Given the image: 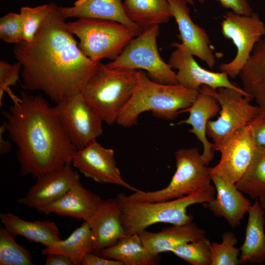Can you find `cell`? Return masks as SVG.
I'll list each match as a JSON object with an SVG mask.
<instances>
[{
  "label": "cell",
  "mask_w": 265,
  "mask_h": 265,
  "mask_svg": "<svg viewBox=\"0 0 265 265\" xmlns=\"http://www.w3.org/2000/svg\"><path fill=\"white\" fill-rule=\"evenodd\" d=\"M210 246L205 237L180 245L172 253L191 265H212Z\"/></svg>",
  "instance_id": "obj_32"
},
{
  "label": "cell",
  "mask_w": 265,
  "mask_h": 265,
  "mask_svg": "<svg viewBox=\"0 0 265 265\" xmlns=\"http://www.w3.org/2000/svg\"><path fill=\"white\" fill-rule=\"evenodd\" d=\"M171 46L175 48V50L171 53L168 63L171 68L178 70L176 73L178 83L188 89L199 91L202 85L208 86L214 90L221 87L230 88L250 98L242 88L230 81L226 73L213 72L201 67L182 43L174 42Z\"/></svg>",
  "instance_id": "obj_13"
},
{
  "label": "cell",
  "mask_w": 265,
  "mask_h": 265,
  "mask_svg": "<svg viewBox=\"0 0 265 265\" xmlns=\"http://www.w3.org/2000/svg\"><path fill=\"white\" fill-rule=\"evenodd\" d=\"M185 0L187 4H191L192 5H194V1L193 0ZM200 3H203L205 0H197Z\"/></svg>",
  "instance_id": "obj_42"
},
{
  "label": "cell",
  "mask_w": 265,
  "mask_h": 265,
  "mask_svg": "<svg viewBox=\"0 0 265 265\" xmlns=\"http://www.w3.org/2000/svg\"><path fill=\"white\" fill-rule=\"evenodd\" d=\"M73 166L84 176L100 184H111L136 191L139 189L126 183L117 166L112 149L94 141L77 150L72 161Z\"/></svg>",
  "instance_id": "obj_14"
},
{
  "label": "cell",
  "mask_w": 265,
  "mask_h": 265,
  "mask_svg": "<svg viewBox=\"0 0 265 265\" xmlns=\"http://www.w3.org/2000/svg\"><path fill=\"white\" fill-rule=\"evenodd\" d=\"M59 10L65 19L77 17L109 20L125 25L138 35L143 31L126 16L123 0H77L72 6H59Z\"/></svg>",
  "instance_id": "obj_22"
},
{
  "label": "cell",
  "mask_w": 265,
  "mask_h": 265,
  "mask_svg": "<svg viewBox=\"0 0 265 265\" xmlns=\"http://www.w3.org/2000/svg\"><path fill=\"white\" fill-rule=\"evenodd\" d=\"M121 215V206L117 198L101 199L87 221L94 237V253L99 255L126 235Z\"/></svg>",
  "instance_id": "obj_17"
},
{
  "label": "cell",
  "mask_w": 265,
  "mask_h": 265,
  "mask_svg": "<svg viewBox=\"0 0 265 265\" xmlns=\"http://www.w3.org/2000/svg\"><path fill=\"white\" fill-rule=\"evenodd\" d=\"M51 4L32 41L15 44L13 53L22 65L23 88L40 91L56 104L81 93L100 62L94 63L83 53L68 30L59 6Z\"/></svg>",
  "instance_id": "obj_1"
},
{
  "label": "cell",
  "mask_w": 265,
  "mask_h": 265,
  "mask_svg": "<svg viewBox=\"0 0 265 265\" xmlns=\"http://www.w3.org/2000/svg\"><path fill=\"white\" fill-rule=\"evenodd\" d=\"M199 93V91L188 89L179 83L156 82L141 70L137 71L135 89L116 123L124 128L131 127L136 123L139 116L147 111H152L155 117L174 120L181 110L192 105Z\"/></svg>",
  "instance_id": "obj_3"
},
{
  "label": "cell",
  "mask_w": 265,
  "mask_h": 265,
  "mask_svg": "<svg viewBox=\"0 0 265 265\" xmlns=\"http://www.w3.org/2000/svg\"><path fill=\"white\" fill-rule=\"evenodd\" d=\"M258 200L261 207L265 211V196L260 197Z\"/></svg>",
  "instance_id": "obj_41"
},
{
  "label": "cell",
  "mask_w": 265,
  "mask_h": 265,
  "mask_svg": "<svg viewBox=\"0 0 265 265\" xmlns=\"http://www.w3.org/2000/svg\"><path fill=\"white\" fill-rule=\"evenodd\" d=\"M21 69L22 65L19 62L11 64L2 60L0 61V105L4 92L9 86L15 85L19 81Z\"/></svg>",
  "instance_id": "obj_35"
},
{
  "label": "cell",
  "mask_w": 265,
  "mask_h": 265,
  "mask_svg": "<svg viewBox=\"0 0 265 265\" xmlns=\"http://www.w3.org/2000/svg\"><path fill=\"white\" fill-rule=\"evenodd\" d=\"M221 27L223 36L232 41L237 52L232 61L221 64L219 68L235 78L247 62L255 44L265 35V24L257 13L246 16L229 11L223 15Z\"/></svg>",
  "instance_id": "obj_11"
},
{
  "label": "cell",
  "mask_w": 265,
  "mask_h": 265,
  "mask_svg": "<svg viewBox=\"0 0 265 265\" xmlns=\"http://www.w3.org/2000/svg\"><path fill=\"white\" fill-rule=\"evenodd\" d=\"M81 265H123L120 262L103 257L93 252L84 257Z\"/></svg>",
  "instance_id": "obj_38"
},
{
  "label": "cell",
  "mask_w": 265,
  "mask_h": 265,
  "mask_svg": "<svg viewBox=\"0 0 265 265\" xmlns=\"http://www.w3.org/2000/svg\"><path fill=\"white\" fill-rule=\"evenodd\" d=\"M45 265H73L70 259L59 253H50L46 255Z\"/></svg>",
  "instance_id": "obj_39"
},
{
  "label": "cell",
  "mask_w": 265,
  "mask_h": 265,
  "mask_svg": "<svg viewBox=\"0 0 265 265\" xmlns=\"http://www.w3.org/2000/svg\"><path fill=\"white\" fill-rule=\"evenodd\" d=\"M236 186L252 199L265 196V148L258 147L249 167Z\"/></svg>",
  "instance_id": "obj_29"
},
{
  "label": "cell",
  "mask_w": 265,
  "mask_h": 265,
  "mask_svg": "<svg viewBox=\"0 0 265 265\" xmlns=\"http://www.w3.org/2000/svg\"><path fill=\"white\" fill-rule=\"evenodd\" d=\"M221 5L230 9L234 13L241 15H250L253 10L247 0H217Z\"/></svg>",
  "instance_id": "obj_37"
},
{
  "label": "cell",
  "mask_w": 265,
  "mask_h": 265,
  "mask_svg": "<svg viewBox=\"0 0 265 265\" xmlns=\"http://www.w3.org/2000/svg\"><path fill=\"white\" fill-rule=\"evenodd\" d=\"M72 163L58 170L44 174L17 203L37 211L61 197L77 182L80 180L78 171Z\"/></svg>",
  "instance_id": "obj_15"
},
{
  "label": "cell",
  "mask_w": 265,
  "mask_h": 265,
  "mask_svg": "<svg viewBox=\"0 0 265 265\" xmlns=\"http://www.w3.org/2000/svg\"><path fill=\"white\" fill-rule=\"evenodd\" d=\"M159 25L152 26L132 39L115 60L106 65L111 68L144 70L153 80L163 84H177L176 73L161 57L157 39Z\"/></svg>",
  "instance_id": "obj_8"
},
{
  "label": "cell",
  "mask_w": 265,
  "mask_h": 265,
  "mask_svg": "<svg viewBox=\"0 0 265 265\" xmlns=\"http://www.w3.org/2000/svg\"><path fill=\"white\" fill-rule=\"evenodd\" d=\"M53 110L77 150L97 140L103 133L102 118L85 101L81 93L56 103Z\"/></svg>",
  "instance_id": "obj_10"
},
{
  "label": "cell",
  "mask_w": 265,
  "mask_h": 265,
  "mask_svg": "<svg viewBox=\"0 0 265 265\" xmlns=\"http://www.w3.org/2000/svg\"><path fill=\"white\" fill-rule=\"evenodd\" d=\"M257 148L249 124L213 146L214 150L220 152L221 158L216 165L208 167L211 175L236 184L247 169Z\"/></svg>",
  "instance_id": "obj_12"
},
{
  "label": "cell",
  "mask_w": 265,
  "mask_h": 265,
  "mask_svg": "<svg viewBox=\"0 0 265 265\" xmlns=\"http://www.w3.org/2000/svg\"><path fill=\"white\" fill-rule=\"evenodd\" d=\"M94 239L89 223L84 221L65 239H61L44 246L43 255L59 253L67 257L73 265H81L86 254L94 251Z\"/></svg>",
  "instance_id": "obj_27"
},
{
  "label": "cell",
  "mask_w": 265,
  "mask_h": 265,
  "mask_svg": "<svg viewBox=\"0 0 265 265\" xmlns=\"http://www.w3.org/2000/svg\"><path fill=\"white\" fill-rule=\"evenodd\" d=\"M0 219L5 229L14 237L22 236L27 240L44 246L61 239L56 225L48 220L28 221L10 212H1Z\"/></svg>",
  "instance_id": "obj_25"
},
{
  "label": "cell",
  "mask_w": 265,
  "mask_h": 265,
  "mask_svg": "<svg viewBox=\"0 0 265 265\" xmlns=\"http://www.w3.org/2000/svg\"><path fill=\"white\" fill-rule=\"evenodd\" d=\"M51 4H46L34 7L25 6L21 8L23 40L30 42L49 14Z\"/></svg>",
  "instance_id": "obj_33"
},
{
  "label": "cell",
  "mask_w": 265,
  "mask_h": 265,
  "mask_svg": "<svg viewBox=\"0 0 265 265\" xmlns=\"http://www.w3.org/2000/svg\"><path fill=\"white\" fill-rule=\"evenodd\" d=\"M6 132L4 122L0 127V154L3 155L8 154L11 150L12 146L9 140H5L2 134Z\"/></svg>",
  "instance_id": "obj_40"
},
{
  "label": "cell",
  "mask_w": 265,
  "mask_h": 265,
  "mask_svg": "<svg viewBox=\"0 0 265 265\" xmlns=\"http://www.w3.org/2000/svg\"><path fill=\"white\" fill-rule=\"evenodd\" d=\"M172 15L178 26L177 36L182 43L193 55L212 68L216 56L210 46L211 41L206 30L192 20L187 3L184 0H168Z\"/></svg>",
  "instance_id": "obj_16"
},
{
  "label": "cell",
  "mask_w": 265,
  "mask_h": 265,
  "mask_svg": "<svg viewBox=\"0 0 265 265\" xmlns=\"http://www.w3.org/2000/svg\"><path fill=\"white\" fill-rule=\"evenodd\" d=\"M221 238L220 243L211 242L212 265H240V250L236 246L238 242L236 235L231 231H226L222 234Z\"/></svg>",
  "instance_id": "obj_31"
},
{
  "label": "cell",
  "mask_w": 265,
  "mask_h": 265,
  "mask_svg": "<svg viewBox=\"0 0 265 265\" xmlns=\"http://www.w3.org/2000/svg\"><path fill=\"white\" fill-rule=\"evenodd\" d=\"M199 92L213 97L220 106L217 119L210 120L207 127V135L212 139L213 146L250 124L260 112L257 106L250 104L251 98L235 89L221 87L214 90L202 85Z\"/></svg>",
  "instance_id": "obj_9"
},
{
  "label": "cell",
  "mask_w": 265,
  "mask_h": 265,
  "mask_svg": "<svg viewBox=\"0 0 265 265\" xmlns=\"http://www.w3.org/2000/svg\"><path fill=\"white\" fill-rule=\"evenodd\" d=\"M220 110L217 101L212 96L199 92L196 100L187 108L180 112H188V117L178 122L191 126L189 132L193 134L203 145L202 158L208 165L214 158L213 144L207 139V127L210 119L216 115Z\"/></svg>",
  "instance_id": "obj_20"
},
{
  "label": "cell",
  "mask_w": 265,
  "mask_h": 265,
  "mask_svg": "<svg viewBox=\"0 0 265 265\" xmlns=\"http://www.w3.org/2000/svg\"><path fill=\"white\" fill-rule=\"evenodd\" d=\"M66 27L79 38L81 51L94 63L103 58L115 60L138 35L125 25L109 20L81 18L66 23Z\"/></svg>",
  "instance_id": "obj_6"
},
{
  "label": "cell",
  "mask_w": 265,
  "mask_h": 265,
  "mask_svg": "<svg viewBox=\"0 0 265 265\" xmlns=\"http://www.w3.org/2000/svg\"><path fill=\"white\" fill-rule=\"evenodd\" d=\"M250 124L257 146L265 148V111L260 110L258 115Z\"/></svg>",
  "instance_id": "obj_36"
},
{
  "label": "cell",
  "mask_w": 265,
  "mask_h": 265,
  "mask_svg": "<svg viewBox=\"0 0 265 265\" xmlns=\"http://www.w3.org/2000/svg\"><path fill=\"white\" fill-rule=\"evenodd\" d=\"M0 265H33L29 251L19 244L4 227H0Z\"/></svg>",
  "instance_id": "obj_30"
},
{
  "label": "cell",
  "mask_w": 265,
  "mask_h": 265,
  "mask_svg": "<svg viewBox=\"0 0 265 265\" xmlns=\"http://www.w3.org/2000/svg\"><path fill=\"white\" fill-rule=\"evenodd\" d=\"M127 17L143 30L173 17L168 0H123Z\"/></svg>",
  "instance_id": "obj_28"
},
{
  "label": "cell",
  "mask_w": 265,
  "mask_h": 265,
  "mask_svg": "<svg viewBox=\"0 0 265 265\" xmlns=\"http://www.w3.org/2000/svg\"><path fill=\"white\" fill-rule=\"evenodd\" d=\"M215 195L214 186L211 184L193 193L170 200H133L122 193L116 198L121 206L122 222L126 235L139 233L158 223L181 225L193 222V216L187 213V208L193 205L206 204Z\"/></svg>",
  "instance_id": "obj_4"
},
{
  "label": "cell",
  "mask_w": 265,
  "mask_h": 265,
  "mask_svg": "<svg viewBox=\"0 0 265 265\" xmlns=\"http://www.w3.org/2000/svg\"><path fill=\"white\" fill-rule=\"evenodd\" d=\"M138 234L144 245L156 255L164 252H172L180 245L206 237L205 231L193 222L172 225L158 232L145 230Z\"/></svg>",
  "instance_id": "obj_21"
},
{
  "label": "cell",
  "mask_w": 265,
  "mask_h": 265,
  "mask_svg": "<svg viewBox=\"0 0 265 265\" xmlns=\"http://www.w3.org/2000/svg\"><path fill=\"white\" fill-rule=\"evenodd\" d=\"M99 255L118 261L123 265H156L160 260L159 255L153 254L144 245L138 233L125 235Z\"/></svg>",
  "instance_id": "obj_26"
},
{
  "label": "cell",
  "mask_w": 265,
  "mask_h": 265,
  "mask_svg": "<svg viewBox=\"0 0 265 265\" xmlns=\"http://www.w3.org/2000/svg\"><path fill=\"white\" fill-rule=\"evenodd\" d=\"M248 214L245 239L240 247V264H262L265 262V211L258 199H255Z\"/></svg>",
  "instance_id": "obj_23"
},
{
  "label": "cell",
  "mask_w": 265,
  "mask_h": 265,
  "mask_svg": "<svg viewBox=\"0 0 265 265\" xmlns=\"http://www.w3.org/2000/svg\"><path fill=\"white\" fill-rule=\"evenodd\" d=\"M211 178L215 195L213 200L204 205L215 216L224 218L235 229L240 224L252 204L236 184L214 175H211Z\"/></svg>",
  "instance_id": "obj_18"
},
{
  "label": "cell",
  "mask_w": 265,
  "mask_h": 265,
  "mask_svg": "<svg viewBox=\"0 0 265 265\" xmlns=\"http://www.w3.org/2000/svg\"><path fill=\"white\" fill-rule=\"evenodd\" d=\"M136 83L137 70L111 68L100 62L81 93L103 121L112 125L130 100Z\"/></svg>",
  "instance_id": "obj_5"
},
{
  "label": "cell",
  "mask_w": 265,
  "mask_h": 265,
  "mask_svg": "<svg viewBox=\"0 0 265 265\" xmlns=\"http://www.w3.org/2000/svg\"><path fill=\"white\" fill-rule=\"evenodd\" d=\"M101 199L84 187L79 180L59 199L38 211L87 221Z\"/></svg>",
  "instance_id": "obj_19"
},
{
  "label": "cell",
  "mask_w": 265,
  "mask_h": 265,
  "mask_svg": "<svg viewBox=\"0 0 265 265\" xmlns=\"http://www.w3.org/2000/svg\"><path fill=\"white\" fill-rule=\"evenodd\" d=\"M174 157L176 171L166 187L153 191L139 189L128 197L150 202L170 200L193 193L212 184L208 165L197 148H179L175 152Z\"/></svg>",
  "instance_id": "obj_7"
},
{
  "label": "cell",
  "mask_w": 265,
  "mask_h": 265,
  "mask_svg": "<svg viewBox=\"0 0 265 265\" xmlns=\"http://www.w3.org/2000/svg\"><path fill=\"white\" fill-rule=\"evenodd\" d=\"M0 38L6 43L14 44L23 40V29L20 13H9L0 18Z\"/></svg>",
  "instance_id": "obj_34"
},
{
  "label": "cell",
  "mask_w": 265,
  "mask_h": 265,
  "mask_svg": "<svg viewBox=\"0 0 265 265\" xmlns=\"http://www.w3.org/2000/svg\"><path fill=\"white\" fill-rule=\"evenodd\" d=\"M2 114L9 138L17 147L22 176L36 179L72 163L77 149L49 103L40 95L20 92Z\"/></svg>",
  "instance_id": "obj_2"
},
{
  "label": "cell",
  "mask_w": 265,
  "mask_h": 265,
  "mask_svg": "<svg viewBox=\"0 0 265 265\" xmlns=\"http://www.w3.org/2000/svg\"><path fill=\"white\" fill-rule=\"evenodd\" d=\"M243 89L265 111V35L255 44L238 75Z\"/></svg>",
  "instance_id": "obj_24"
}]
</instances>
